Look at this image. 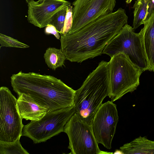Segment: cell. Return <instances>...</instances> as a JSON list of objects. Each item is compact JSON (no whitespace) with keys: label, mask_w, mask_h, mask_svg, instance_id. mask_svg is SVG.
I'll return each instance as SVG.
<instances>
[{"label":"cell","mask_w":154,"mask_h":154,"mask_svg":"<svg viewBox=\"0 0 154 154\" xmlns=\"http://www.w3.org/2000/svg\"><path fill=\"white\" fill-rule=\"evenodd\" d=\"M128 20L125 10L120 8L75 32L61 35L60 49L71 62L81 63L100 55Z\"/></svg>","instance_id":"obj_1"},{"label":"cell","mask_w":154,"mask_h":154,"mask_svg":"<svg viewBox=\"0 0 154 154\" xmlns=\"http://www.w3.org/2000/svg\"><path fill=\"white\" fill-rule=\"evenodd\" d=\"M11 79L15 92L29 96L48 112L74 105L75 91L53 76L20 71Z\"/></svg>","instance_id":"obj_2"},{"label":"cell","mask_w":154,"mask_h":154,"mask_svg":"<svg viewBox=\"0 0 154 154\" xmlns=\"http://www.w3.org/2000/svg\"><path fill=\"white\" fill-rule=\"evenodd\" d=\"M109 63L102 61L75 91L74 106L76 113L91 126L94 117L107 96L110 97Z\"/></svg>","instance_id":"obj_3"},{"label":"cell","mask_w":154,"mask_h":154,"mask_svg":"<svg viewBox=\"0 0 154 154\" xmlns=\"http://www.w3.org/2000/svg\"><path fill=\"white\" fill-rule=\"evenodd\" d=\"M109 70L110 97L115 101L125 94L136 90L140 84L143 71L134 65L128 56L123 53L116 54L108 62Z\"/></svg>","instance_id":"obj_4"},{"label":"cell","mask_w":154,"mask_h":154,"mask_svg":"<svg viewBox=\"0 0 154 154\" xmlns=\"http://www.w3.org/2000/svg\"><path fill=\"white\" fill-rule=\"evenodd\" d=\"M120 53L128 55L132 62L142 71L149 70L143 45L142 31L136 33L127 23L107 44L102 54L112 57Z\"/></svg>","instance_id":"obj_5"},{"label":"cell","mask_w":154,"mask_h":154,"mask_svg":"<svg viewBox=\"0 0 154 154\" xmlns=\"http://www.w3.org/2000/svg\"><path fill=\"white\" fill-rule=\"evenodd\" d=\"M75 112L74 105L48 112L41 119L31 121L24 125L22 136L29 137L35 143L45 142L63 132L65 125Z\"/></svg>","instance_id":"obj_6"},{"label":"cell","mask_w":154,"mask_h":154,"mask_svg":"<svg viewBox=\"0 0 154 154\" xmlns=\"http://www.w3.org/2000/svg\"><path fill=\"white\" fill-rule=\"evenodd\" d=\"M17 99L7 87L0 88V142H13L22 134L24 125Z\"/></svg>","instance_id":"obj_7"},{"label":"cell","mask_w":154,"mask_h":154,"mask_svg":"<svg viewBox=\"0 0 154 154\" xmlns=\"http://www.w3.org/2000/svg\"><path fill=\"white\" fill-rule=\"evenodd\" d=\"M63 132L69 139L68 148L72 154L112 153L101 150L91 126L75 113L65 125Z\"/></svg>","instance_id":"obj_8"},{"label":"cell","mask_w":154,"mask_h":154,"mask_svg":"<svg viewBox=\"0 0 154 154\" xmlns=\"http://www.w3.org/2000/svg\"><path fill=\"white\" fill-rule=\"evenodd\" d=\"M116 0H75L72 3V26L68 33L79 29L99 18L112 12Z\"/></svg>","instance_id":"obj_9"},{"label":"cell","mask_w":154,"mask_h":154,"mask_svg":"<svg viewBox=\"0 0 154 154\" xmlns=\"http://www.w3.org/2000/svg\"><path fill=\"white\" fill-rule=\"evenodd\" d=\"M119 116L116 105L112 101L102 104L96 112L91 125L95 139L108 149L112 148Z\"/></svg>","instance_id":"obj_10"},{"label":"cell","mask_w":154,"mask_h":154,"mask_svg":"<svg viewBox=\"0 0 154 154\" xmlns=\"http://www.w3.org/2000/svg\"><path fill=\"white\" fill-rule=\"evenodd\" d=\"M70 5L66 0H32L28 3L27 20L40 28L46 27L54 14Z\"/></svg>","instance_id":"obj_11"},{"label":"cell","mask_w":154,"mask_h":154,"mask_svg":"<svg viewBox=\"0 0 154 154\" xmlns=\"http://www.w3.org/2000/svg\"><path fill=\"white\" fill-rule=\"evenodd\" d=\"M17 105L21 117L27 120H39L48 112L47 108L39 105L24 94L18 95Z\"/></svg>","instance_id":"obj_12"},{"label":"cell","mask_w":154,"mask_h":154,"mask_svg":"<svg viewBox=\"0 0 154 154\" xmlns=\"http://www.w3.org/2000/svg\"><path fill=\"white\" fill-rule=\"evenodd\" d=\"M141 29L143 45L150 71L154 72V11Z\"/></svg>","instance_id":"obj_13"},{"label":"cell","mask_w":154,"mask_h":154,"mask_svg":"<svg viewBox=\"0 0 154 154\" xmlns=\"http://www.w3.org/2000/svg\"><path fill=\"white\" fill-rule=\"evenodd\" d=\"M120 149L124 154H154V141L140 136Z\"/></svg>","instance_id":"obj_14"},{"label":"cell","mask_w":154,"mask_h":154,"mask_svg":"<svg viewBox=\"0 0 154 154\" xmlns=\"http://www.w3.org/2000/svg\"><path fill=\"white\" fill-rule=\"evenodd\" d=\"M44 57L48 66L54 70L64 65V61L66 59L60 49L51 47L47 49Z\"/></svg>","instance_id":"obj_15"},{"label":"cell","mask_w":154,"mask_h":154,"mask_svg":"<svg viewBox=\"0 0 154 154\" xmlns=\"http://www.w3.org/2000/svg\"><path fill=\"white\" fill-rule=\"evenodd\" d=\"M149 0H136L132 7L134 9L133 28L137 29L144 24L146 15Z\"/></svg>","instance_id":"obj_16"},{"label":"cell","mask_w":154,"mask_h":154,"mask_svg":"<svg viewBox=\"0 0 154 154\" xmlns=\"http://www.w3.org/2000/svg\"><path fill=\"white\" fill-rule=\"evenodd\" d=\"M20 138L13 142H0V154H29L22 146L20 141Z\"/></svg>","instance_id":"obj_17"},{"label":"cell","mask_w":154,"mask_h":154,"mask_svg":"<svg viewBox=\"0 0 154 154\" xmlns=\"http://www.w3.org/2000/svg\"><path fill=\"white\" fill-rule=\"evenodd\" d=\"M68 6L54 14L51 18L48 24L54 26L61 35H63V33Z\"/></svg>","instance_id":"obj_18"},{"label":"cell","mask_w":154,"mask_h":154,"mask_svg":"<svg viewBox=\"0 0 154 154\" xmlns=\"http://www.w3.org/2000/svg\"><path fill=\"white\" fill-rule=\"evenodd\" d=\"M0 48L3 47L26 48L29 46L12 37L0 33Z\"/></svg>","instance_id":"obj_19"},{"label":"cell","mask_w":154,"mask_h":154,"mask_svg":"<svg viewBox=\"0 0 154 154\" xmlns=\"http://www.w3.org/2000/svg\"><path fill=\"white\" fill-rule=\"evenodd\" d=\"M72 9L73 6L71 5L67 6L63 35L67 33L72 26L73 20Z\"/></svg>","instance_id":"obj_20"},{"label":"cell","mask_w":154,"mask_h":154,"mask_svg":"<svg viewBox=\"0 0 154 154\" xmlns=\"http://www.w3.org/2000/svg\"><path fill=\"white\" fill-rule=\"evenodd\" d=\"M45 32L46 34H51L54 35L57 39H60V38L59 33L57 30L54 26L48 24L46 26Z\"/></svg>","instance_id":"obj_21"},{"label":"cell","mask_w":154,"mask_h":154,"mask_svg":"<svg viewBox=\"0 0 154 154\" xmlns=\"http://www.w3.org/2000/svg\"><path fill=\"white\" fill-rule=\"evenodd\" d=\"M154 11V0H149L147 13L145 19V22L149 18Z\"/></svg>","instance_id":"obj_22"},{"label":"cell","mask_w":154,"mask_h":154,"mask_svg":"<svg viewBox=\"0 0 154 154\" xmlns=\"http://www.w3.org/2000/svg\"><path fill=\"white\" fill-rule=\"evenodd\" d=\"M114 154H115V153L123 154L122 152H121V151L120 150H117V151H115V152H114Z\"/></svg>","instance_id":"obj_23"},{"label":"cell","mask_w":154,"mask_h":154,"mask_svg":"<svg viewBox=\"0 0 154 154\" xmlns=\"http://www.w3.org/2000/svg\"><path fill=\"white\" fill-rule=\"evenodd\" d=\"M132 0H125V2L127 4H129L130 3Z\"/></svg>","instance_id":"obj_24"},{"label":"cell","mask_w":154,"mask_h":154,"mask_svg":"<svg viewBox=\"0 0 154 154\" xmlns=\"http://www.w3.org/2000/svg\"><path fill=\"white\" fill-rule=\"evenodd\" d=\"M33 0H25L26 2L27 3H28L29 2L31 1H32Z\"/></svg>","instance_id":"obj_25"}]
</instances>
